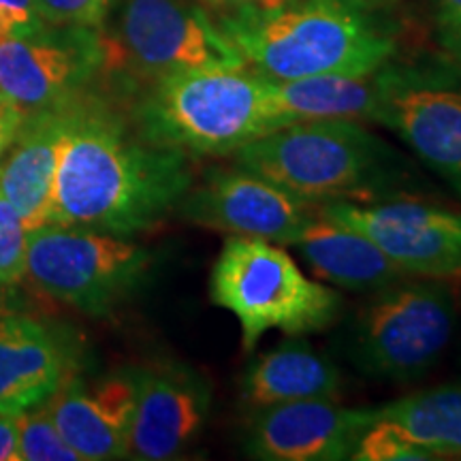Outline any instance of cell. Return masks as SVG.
<instances>
[{
    "mask_svg": "<svg viewBox=\"0 0 461 461\" xmlns=\"http://www.w3.org/2000/svg\"><path fill=\"white\" fill-rule=\"evenodd\" d=\"M190 186L188 154L132 132L99 101L71 103L51 224L132 238L163 222Z\"/></svg>",
    "mask_w": 461,
    "mask_h": 461,
    "instance_id": "6da1fadb",
    "label": "cell"
},
{
    "mask_svg": "<svg viewBox=\"0 0 461 461\" xmlns=\"http://www.w3.org/2000/svg\"><path fill=\"white\" fill-rule=\"evenodd\" d=\"M218 24L248 67L278 82L367 75L397 50L393 26L370 0H288L269 11H227Z\"/></svg>",
    "mask_w": 461,
    "mask_h": 461,
    "instance_id": "7a4b0ae2",
    "label": "cell"
},
{
    "mask_svg": "<svg viewBox=\"0 0 461 461\" xmlns=\"http://www.w3.org/2000/svg\"><path fill=\"white\" fill-rule=\"evenodd\" d=\"M140 131L188 157H233L246 143L291 124L272 79L255 68H193L154 82L143 99Z\"/></svg>",
    "mask_w": 461,
    "mask_h": 461,
    "instance_id": "3957f363",
    "label": "cell"
},
{
    "mask_svg": "<svg viewBox=\"0 0 461 461\" xmlns=\"http://www.w3.org/2000/svg\"><path fill=\"white\" fill-rule=\"evenodd\" d=\"M233 163L303 203L359 201L400 182L395 149L357 120H302L246 143Z\"/></svg>",
    "mask_w": 461,
    "mask_h": 461,
    "instance_id": "277c9868",
    "label": "cell"
},
{
    "mask_svg": "<svg viewBox=\"0 0 461 461\" xmlns=\"http://www.w3.org/2000/svg\"><path fill=\"white\" fill-rule=\"evenodd\" d=\"M210 299L240 322L241 348L252 353L267 331L291 338L330 330L342 312L331 286L308 278L286 246L229 235L210 274Z\"/></svg>",
    "mask_w": 461,
    "mask_h": 461,
    "instance_id": "5b68a950",
    "label": "cell"
},
{
    "mask_svg": "<svg viewBox=\"0 0 461 461\" xmlns=\"http://www.w3.org/2000/svg\"><path fill=\"white\" fill-rule=\"evenodd\" d=\"M455 331V297L442 280L402 278L372 293L348 327L350 361L380 380H417L445 355Z\"/></svg>",
    "mask_w": 461,
    "mask_h": 461,
    "instance_id": "8992f818",
    "label": "cell"
},
{
    "mask_svg": "<svg viewBox=\"0 0 461 461\" xmlns=\"http://www.w3.org/2000/svg\"><path fill=\"white\" fill-rule=\"evenodd\" d=\"M152 252L129 238L45 224L28 230V274L58 302L107 316L140 288Z\"/></svg>",
    "mask_w": 461,
    "mask_h": 461,
    "instance_id": "52a82bcc",
    "label": "cell"
},
{
    "mask_svg": "<svg viewBox=\"0 0 461 461\" xmlns=\"http://www.w3.org/2000/svg\"><path fill=\"white\" fill-rule=\"evenodd\" d=\"M92 28H60L0 43V95L22 122L71 105L105 62Z\"/></svg>",
    "mask_w": 461,
    "mask_h": 461,
    "instance_id": "ba28073f",
    "label": "cell"
},
{
    "mask_svg": "<svg viewBox=\"0 0 461 461\" xmlns=\"http://www.w3.org/2000/svg\"><path fill=\"white\" fill-rule=\"evenodd\" d=\"M321 216L359 230L391 263L412 278L461 276V214L423 201H333Z\"/></svg>",
    "mask_w": 461,
    "mask_h": 461,
    "instance_id": "9c48e42d",
    "label": "cell"
},
{
    "mask_svg": "<svg viewBox=\"0 0 461 461\" xmlns=\"http://www.w3.org/2000/svg\"><path fill=\"white\" fill-rule=\"evenodd\" d=\"M120 41L135 71L154 82L193 68L248 67L222 26L188 0H124Z\"/></svg>",
    "mask_w": 461,
    "mask_h": 461,
    "instance_id": "30bf717a",
    "label": "cell"
},
{
    "mask_svg": "<svg viewBox=\"0 0 461 461\" xmlns=\"http://www.w3.org/2000/svg\"><path fill=\"white\" fill-rule=\"evenodd\" d=\"M376 120L461 194V90L434 68L384 65Z\"/></svg>",
    "mask_w": 461,
    "mask_h": 461,
    "instance_id": "8fae6325",
    "label": "cell"
},
{
    "mask_svg": "<svg viewBox=\"0 0 461 461\" xmlns=\"http://www.w3.org/2000/svg\"><path fill=\"white\" fill-rule=\"evenodd\" d=\"M180 212L199 227L288 246L316 207L244 167H216L190 186Z\"/></svg>",
    "mask_w": 461,
    "mask_h": 461,
    "instance_id": "7c38bea8",
    "label": "cell"
},
{
    "mask_svg": "<svg viewBox=\"0 0 461 461\" xmlns=\"http://www.w3.org/2000/svg\"><path fill=\"white\" fill-rule=\"evenodd\" d=\"M374 420V408H344L333 400L278 403L252 412L244 451L261 461H344Z\"/></svg>",
    "mask_w": 461,
    "mask_h": 461,
    "instance_id": "4fadbf2b",
    "label": "cell"
},
{
    "mask_svg": "<svg viewBox=\"0 0 461 461\" xmlns=\"http://www.w3.org/2000/svg\"><path fill=\"white\" fill-rule=\"evenodd\" d=\"M212 408V384L186 366L137 370L129 457L163 461L177 457L203 429Z\"/></svg>",
    "mask_w": 461,
    "mask_h": 461,
    "instance_id": "5bb4252c",
    "label": "cell"
},
{
    "mask_svg": "<svg viewBox=\"0 0 461 461\" xmlns=\"http://www.w3.org/2000/svg\"><path fill=\"white\" fill-rule=\"evenodd\" d=\"M135 397L137 370L112 374L90 387L68 376L48 400V408L79 459H124L129 457Z\"/></svg>",
    "mask_w": 461,
    "mask_h": 461,
    "instance_id": "9a60e30c",
    "label": "cell"
},
{
    "mask_svg": "<svg viewBox=\"0 0 461 461\" xmlns=\"http://www.w3.org/2000/svg\"><path fill=\"white\" fill-rule=\"evenodd\" d=\"M68 378V357L41 322L0 319V414L41 406Z\"/></svg>",
    "mask_w": 461,
    "mask_h": 461,
    "instance_id": "2e32d148",
    "label": "cell"
},
{
    "mask_svg": "<svg viewBox=\"0 0 461 461\" xmlns=\"http://www.w3.org/2000/svg\"><path fill=\"white\" fill-rule=\"evenodd\" d=\"M68 107L22 122L14 149L0 165V194L15 207L28 230L51 224L58 158Z\"/></svg>",
    "mask_w": 461,
    "mask_h": 461,
    "instance_id": "e0dca14e",
    "label": "cell"
},
{
    "mask_svg": "<svg viewBox=\"0 0 461 461\" xmlns=\"http://www.w3.org/2000/svg\"><path fill=\"white\" fill-rule=\"evenodd\" d=\"M288 246L302 255L316 278L346 291L374 293L408 278L366 235L319 212L305 221Z\"/></svg>",
    "mask_w": 461,
    "mask_h": 461,
    "instance_id": "ac0fdd59",
    "label": "cell"
},
{
    "mask_svg": "<svg viewBox=\"0 0 461 461\" xmlns=\"http://www.w3.org/2000/svg\"><path fill=\"white\" fill-rule=\"evenodd\" d=\"M342 376L336 363L303 339H286L269 353L258 355L241 378V403L246 411L302 400H336Z\"/></svg>",
    "mask_w": 461,
    "mask_h": 461,
    "instance_id": "d6986e66",
    "label": "cell"
},
{
    "mask_svg": "<svg viewBox=\"0 0 461 461\" xmlns=\"http://www.w3.org/2000/svg\"><path fill=\"white\" fill-rule=\"evenodd\" d=\"M383 68V67H380ZM321 75L303 79H272L276 101L288 122L302 120H376L383 75Z\"/></svg>",
    "mask_w": 461,
    "mask_h": 461,
    "instance_id": "ffe728a7",
    "label": "cell"
},
{
    "mask_svg": "<svg viewBox=\"0 0 461 461\" xmlns=\"http://www.w3.org/2000/svg\"><path fill=\"white\" fill-rule=\"evenodd\" d=\"M374 419L393 420L438 459H461V384L417 391L389 406L374 408Z\"/></svg>",
    "mask_w": 461,
    "mask_h": 461,
    "instance_id": "44dd1931",
    "label": "cell"
},
{
    "mask_svg": "<svg viewBox=\"0 0 461 461\" xmlns=\"http://www.w3.org/2000/svg\"><path fill=\"white\" fill-rule=\"evenodd\" d=\"M353 461H429L438 455L403 431L389 419H374L357 440Z\"/></svg>",
    "mask_w": 461,
    "mask_h": 461,
    "instance_id": "7402d4cb",
    "label": "cell"
},
{
    "mask_svg": "<svg viewBox=\"0 0 461 461\" xmlns=\"http://www.w3.org/2000/svg\"><path fill=\"white\" fill-rule=\"evenodd\" d=\"M22 461H82L56 428L48 402L17 414Z\"/></svg>",
    "mask_w": 461,
    "mask_h": 461,
    "instance_id": "603a6c76",
    "label": "cell"
},
{
    "mask_svg": "<svg viewBox=\"0 0 461 461\" xmlns=\"http://www.w3.org/2000/svg\"><path fill=\"white\" fill-rule=\"evenodd\" d=\"M28 274V229L0 194V285L14 286Z\"/></svg>",
    "mask_w": 461,
    "mask_h": 461,
    "instance_id": "cb8c5ba5",
    "label": "cell"
},
{
    "mask_svg": "<svg viewBox=\"0 0 461 461\" xmlns=\"http://www.w3.org/2000/svg\"><path fill=\"white\" fill-rule=\"evenodd\" d=\"M113 0H34L45 24L60 28H96L105 22Z\"/></svg>",
    "mask_w": 461,
    "mask_h": 461,
    "instance_id": "d4e9b609",
    "label": "cell"
},
{
    "mask_svg": "<svg viewBox=\"0 0 461 461\" xmlns=\"http://www.w3.org/2000/svg\"><path fill=\"white\" fill-rule=\"evenodd\" d=\"M45 26L34 0H0V43L31 37Z\"/></svg>",
    "mask_w": 461,
    "mask_h": 461,
    "instance_id": "484cf974",
    "label": "cell"
},
{
    "mask_svg": "<svg viewBox=\"0 0 461 461\" xmlns=\"http://www.w3.org/2000/svg\"><path fill=\"white\" fill-rule=\"evenodd\" d=\"M22 129V118L9 101L0 95V160H3L7 149L14 146L17 132Z\"/></svg>",
    "mask_w": 461,
    "mask_h": 461,
    "instance_id": "4316f807",
    "label": "cell"
},
{
    "mask_svg": "<svg viewBox=\"0 0 461 461\" xmlns=\"http://www.w3.org/2000/svg\"><path fill=\"white\" fill-rule=\"evenodd\" d=\"M0 461H22L17 419L9 414H0Z\"/></svg>",
    "mask_w": 461,
    "mask_h": 461,
    "instance_id": "83f0119b",
    "label": "cell"
},
{
    "mask_svg": "<svg viewBox=\"0 0 461 461\" xmlns=\"http://www.w3.org/2000/svg\"><path fill=\"white\" fill-rule=\"evenodd\" d=\"M222 11H269L288 3V0H205Z\"/></svg>",
    "mask_w": 461,
    "mask_h": 461,
    "instance_id": "f1b7e54d",
    "label": "cell"
},
{
    "mask_svg": "<svg viewBox=\"0 0 461 461\" xmlns=\"http://www.w3.org/2000/svg\"><path fill=\"white\" fill-rule=\"evenodd\" d=\"M438 39L448 58L461 67V24H440Z\"/></svg>",
    "mask_w": 461,
    "mask_h": 461,
    "instance_id": "f546056e",
    "label": "cell"
},
{
    "mask_svg": "<svg viewBox=\"0 0 461 461\" xmlns=\"http://www.w3.org/2000/svg\"><path fill=\"white\" fill-rule=\"evenodd\" d=\"M440 24H461V0H436Z\"/></svg>",
    "mask_w": 461,
    "mask_h": 461,
    "instance_id": "4dcf8cb0",
    "label": "cell"
},
{
    "mask_svg": "<svg viewBox=\"0 0 461 461\" xmlns=\"http://www.w3.org/2000/svg\"><path fill=\"white\" fill-rule=\"evenodd\" d=\"M0 288H3V285H0ZM3 293H0V312H3Z\"/></svg>",
    "mask_w": 461,
    "mask_h": 461,
    "instance_id": "1f68e13d",
    "label": "cell"
}]
</instances>
